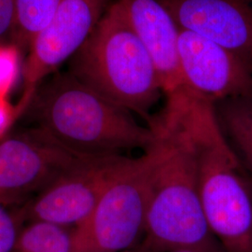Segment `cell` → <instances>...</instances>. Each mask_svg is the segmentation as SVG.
Returning <instances> with one entry per match:
<instances>
[{
	"label": "cell",
	"instance_id": "obj_15",
	"mask_svg": "<svg viewBox=\"0 0 252 252\" xmlns=\"http://www.w3.org/2000/svg\"><path fill=\"white\" fill-rule=\"evenodd\" d=\"M19 76V54L15 46H0V95L8 97Z\"/></svg>",
	"mask_w": 252,
	"mask_h": 252
},
{
	"label": "cell",
	"instance_id": "obj_18",
	"mask_svg": "<svg viewBox=\"0 0 252 252\" xmlns=\"http://www.w3.org/2000/svg\"><path fill=\"white\" fill-rule=\"evenodd\" d=\"M16 0H0V36L13 27Z\"/></svg>",
	"mask_w": 252,
	"mask_h": 252
},
{
	"label": "cell",
	"instance_id": "obj_7",
	"mask_svg": "<svg viewBox=\"0 0 252 252\" xmlns=\"http://www.w3.org/2000/svg\"><path fill=\"white\" fill-rule=\"evenodd\" d=\"M108 0H61L50 22L33 40L24 68V92L16 107L27 111L46 78L70 59L90 36Z\"/></svg>",
	"mask_w": 252,
	"mask_h": 252
},
{
	"label": "cell",
	"instance_id": "obj_13",
	"mask_svg": "<svg viewBox=\"0 0 252 252\" xmlns=\"http://www.w3.org/2000/svg\"><path fill=\"white\" fill-rule=\"evenodd\" d=\"M12 252H71V233L63 226L33 221L19 234Z\"/></svg>",
	"mask_w": 252,
	"mask_h": 252
},
{
	"label": "cell",
	"instance_id": "obj_20",
	"mask_svg": "<svg viewBox=\"0 0 252 252\" xmlns=\"http://www.w3.org/2000/svg\"><path fill=\"white\" fill-rule=\"evenodd\" d=\"M145 252L139 246L137 247V248H135V249H134V250H130V251H126V252Z\"/></svg>",
	"mask_w": 252,
	"mask_h": 252
},
{
	"label": "cell",
	"instance_id": "obj_4",
	"mask_svg": "<svg viewBox=\"0 0 252 252\" xmlns=\"http://www.w3.org/2000/svg\"><path fill=\"white\" fill-rule=\"evenodd\" d=\"M68 73L147 123L162 94L153 60L117 1L69 59Z\"/></svg>",
	"mask_w": 252,
	"mask_h": 252
},
{
	"label": "cell",
	"instance_id": "obj_17",
	"mask_svg": "<svg viewBox=\"0 0 252 252\" xmlns=\"http://www.w3.org/2000/svg\"><path fill=\"white\" fill-rule=\"evenodd\" d=\"M17 119L16 107L9 103L8 97L0 95V136L9 130Z\"/></svg>",
	"mask_w": 252,
	"mask_h": 252
},
{
	"label": "cell",
	"instance_id": "obj_14",
	"mask_svg": "<svg viewBox=\"0 0 252 252\" xmlns=\"http://www.w3.org/2000/svg\"><path fill=\"white\" fill-rule=\"evenodd\" d=\"M61 0H16L14 36L19 44L31 46L47 26Z\"/></svg>",
	"mask_w": 252,
	"mask_h": 252
},
{
	"label": "cell",
	"instance_id": "obj_6",
	"mask_svg": "<svg viewBox=\"0 0 252 252\" xmlns=\"http://www.w3.org/2000/svg\"><path fill=\"white\" fill-rule=\"evenodd\" d=\"M130 158L126 155L82 157L37 193L24 209L25 217L32 221L63 227L79 225Z\"/></svg>",
	"mask_w": 252,
	"mask_h": 252
},
{
	"label": "cell",
	"instance_id": "obj_11",
	"mask_svg": "<svg viewBox=\"0 0 252 252\" xmlns=\"http://www.w3.org/2000/svg\"><path fill=\"white\" fill-rule=\"evenodd\" d=\"M150 54L164 96L186 87L179 54L180 27L157 0H117Z\"/></svg>",
	"mask_w": 252,
	"mask_h": 252
},
{
	"label": "cell",
	"instance_id": "obj_1",
	"mask_svg": "<svg viewBox=\"0 0 252 252\" xmlns=\"http://www.w3.org/2000/svg\"><path fill=\"white\" fill-rule=\"evenodd\" d=\"M154 133L149 157L145 252L221 247L212 234L202 207L197 163L189 136L171 102L153 115Z\"/></svg>",
	"mask_w": 252,
	"mask_h": 252
},
{
	"label": "cell",
	"instance_id": "obj_5",
	"mask_svg": "<svg viewBox=\"0 0 252 252\" xmlns=\"http://www.w3.org/2000/svg\"><path fill=\"white\" fill-rule=\"evenodd\" d=\"M149 157H131L88 218L71 232V252H123L144 237Z\"/></svg>",
	"mask_w": 252,
	"mask_h": 252
},
{
	"label": "cell",
	"instance_id": "obj_19",
	"mask_svg": "<svg viewBox=\"0 0 252 252\" xmlns=\"http://www.w3.org/2000/svg\"><path fill=\"white\" fill-rule=\"evenodd\" d=\"M168 252H227L222 247H216L211 249H192V250H179Z\"/></svg>",
	"mask_w": 252,
	"mask_h": 252
},
{
	"label": "cell",
	"instance_id": "obj_10",
	"mask_svg": "<svg viewBox=\"0 0 252 252\" xmlns=\"http://www.w3.org/2000/svg\"><path fill=\"white\" fill-rule=\"evenodd\" d=\"M177 25L252 61V1L157 0Z\"/></svg>",
	"mask_w": 252,
	"mask_h": 252
},
{
	"label": "cell",
	"instance_id": "obj_12",
	"mask_svg": "<svg viewBox=\"0 0 252 252\" xmlns=\"http://www.w3.org/2000/svg\"><path fill=\"white\" fill-rule=\"evenodd\" d=\"M215 109L221 133L252 183V94L217 101Z\"/></svg>",
	"mask_w": 252,
	"mask_h": 252
},
{
	"label": "cell",
	"instance_id": "obj_16",
	"mask_svg": "<svg viewBox=\"0 0 252 252\" xmlns=\"http://www.w3.org/2000/svg\"><path fill=\"white\" fill-rule=\"evenodd\" d=\"M17 238L15 219L0 205V252H12Z\"/></svg>",
	"mask_w": 252,
	"mask_h": 252
},
{
	"label": "cell",
	"instance_id": "obj_8",
	"mask_svg": "<svg viewBox=\"0 0 252 252\" xmlns=\"http://www.w3.org/2000/svg\"><path fill=\"white\" fill-rule=\"evenodd\" d=\"M82 157L37 127L5 139L0 143V205L39 193Z\"/></svg>",
	"mask_w": 252,
	"mask_h": 252
},
{
	"label": "cell",
	"instance_id": "obj_3",
	"mask_svg": "<svg viewBox=\"0 0 252 252\" xmlns=\"http://www.w3.org/2000/svg\"><path fill=\"white\" fill-rule=\"evenodd\" d=\"M30 107L37 128L80 156L126 155L135 150L144 153L154 142L150 126L140 125L134 113L70 73L56 74L42 84Z\"/></svg>",
	"mask_w": 252,
	"mask_h": 252
},
{
	"label": "cell",
	"instance_id": "obj_9",
	"mask_svg": "<svg viewBox=\"0 0 252 252\" xmlns=\"http://www.w3.org/2000/svg\"><path fill=\"white\" fill-rule=\"evenodd\" d=\"M179 54L186 86L208 99L252 94V60L181 28Z\"/></svg>",
	"mask_w": 252,
	"mask_h": 252
},
{
	"label": "cell",
	"instance_id": "obj_2",
	"mask_svg": "<svg viewBox=\"0 0 252 252\" xmlns=\"http://www.w3.org/2000/svg\"><path fill=\"white\" fill-rule=\"evenodd\" d=\"M194 153L208 226L227 252H252V183L221 133L215 102L184 87L165 96Z\"/></svg>",
	"mask_w": 252,
	"mask_h": 252
}]
</instances>
